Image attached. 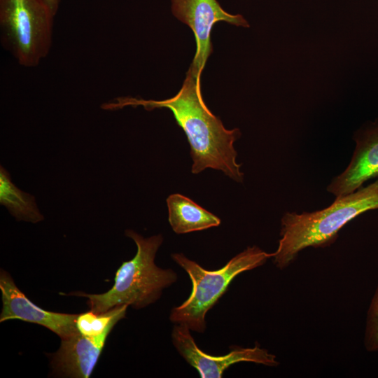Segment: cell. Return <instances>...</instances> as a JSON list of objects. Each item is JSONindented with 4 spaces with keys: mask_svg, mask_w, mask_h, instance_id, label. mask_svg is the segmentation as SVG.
<instances>
[{
    "mask_svg": "<svg viewBox=\"0 0 378 378\" xmlns=\"http://www.w3.org/2000/svg\"><path fill=\"white\" fill-rule=\"evenodd\" d=\"M202 73L190 64L181 88L174 97L164 100H146L130 97H118L103 104L104 110H118L125 106H143L147 111L169 109L185 132L190 146L192 173L207 168L222 171L232 180L241 183L244 174L237 163L234 143L241 136L238 128L226 129L204 102L200 85Z\"/></svg>",
    "mask_w": 378,
    "mask_h": 378,
    "instance_id": "cell-1",
    "label": "cell"
},
{
    "mask_svg": "<svg viewBox=\"0 0 378 378\" xmlns=\"http://www.w3.org/2000/svg\"><path fill=\"white\" fill-rule=\"evenodd\" d=\"M378 209V179L355 192L336 197L329 206L313 212H286L281 220V238L272 253L273 263L285 270L308 247H326L339 231L358 215Z\"/></svg>",
    "mask_w": 378,
    "mask_h": 378,
    "instance_id": "cell-2",
    "label": "cell"
},
{
    "mask_svg": "<svg viewBox=\"0 0 378 378\" xmlns=\"http://www.w3.org/2000/svg\"><path fill=\"white\" fill-rule=\"evenodd\" d=\"M125 235L135 242L137 251L132 259L123 262L117 270L110 290L101 294L82 291L60 294L87 298L90 310L95 313L124 304L139 309L160 299L162 290L178 279L173 270L158 267L155 263V255L163 241L162 234L145 238L132 230H126Z\"/></svg>",
    "mask_w": 378,
    "mask_h": 378,
    "instance_id": "cell-3",
    "label": "cell"
},
{
    "mask_svg": "<svg viewBox=\"0 0 378 378\" xmlns=\"http://www.w3.org/2000/svg\"><path fill=\"white\" fill-rule=\"evenodd\" d=\"M171 256L190 276L192 290L186 301L171 310L169 319L202 333L206 330L207 312L227 291L233 279L244 272L263 265L272 258V253H267L257 246H248L216 270H207L183 253Z\"/></svg>",
    "mask_w": 378,
    "mask_h": 378,
    "instance_id": "cell-4",
    "label": "cell"
},
{
    "mask_svg": "<svg viewBox=\"0 0 378 378\" xmlns=\"http://www.w3.org/2000/svg\"><path fill=\"white\" fill-rule=\"evenodd\" d=\"M54 17L43 0H0L1 41L20 65L36 66L47 56Z\"/></svg>",
    "mask_w": 378,
    "mask_h": 378,
    "instance_id": "cell-5",
    "label": "cell"
},
{
    "mask_svg": "<svg viewBox=\"0 0 378 378\" xmlns=\"http://www.w3.org/2000/svg\"><path fill=\"white\" fill-rule=\"evenodd\" d=\"M172 344L186 361L199 372L202 378H220L230 366L250 362L269 367L279 365L274 354L255 344L253 347L231 346L224 356H212L202 351L196 344L190 330L185 325L175 324L172 332Z\"/></svg>",
    "mask_w": 378,
    "mask_h": 378,
    "instance_id": "cell-6",
    "label": "cell"
},
{
    "mask_svg": "<svg viewBox=\"0 0 378 378\" xmlns=\"http://www.w3.org/2000/svg\"><path fill=\"white\" fill-rule=\"evenodd\" d=\"M171 2L173 15L194 33L196 52L192 64L201 73L213 51L211 33L216 22L224 21L237 27H249L241 15L227 13L217 0H171Z\"/></svg>",
    "mask_w": 378,
    "mask_h": 378,
    "instance_id": "cell-7",
    "label": "cell"
},
{
    "mask_svg": "<svg viewBox=\"0 0 378 378\" xmlns=\"http://www.w3.org/2000/svg\"><path fill=\"white\" fill-rule=\"evenodd\" d=\"M0 289L2 311L0 322L12 319L36 323L57 334L61 339H67L80 333L76 327L78 314H63L45 310L29 300L17 287L10 275L1 270Z\"/></svg>",
    "mask_w": 378,
    "mask_h": 378,
    "instance_id": "cell-8",
    "label": "cell"
},
{
    "mask_svg": "<svg viewBox=\"0 0 378 378\" xmlns=\"http://www.w3.org/2000/svg\"><path fill=\"white\" fill-rule=\"evenodd\" d=\"M119 320L113 321L100 335L85 336L78 333L61 339L58 350L50 356L55 375L74 378H88L99 360L108 335Z\"/></svg>",
    "mask_w": 378,
    "mask_h": 378,
    "instance_id": "cell-9",
    "label": "cell"
},
{
    "mask_svg": "<svg viewBox=\"0 0 378 378\" xmlns=\"http://www.w3.org/2000/svg\"><path fill=\"white\" fill-rule=\"evenodd\" d=\"M354 139L356 146L350 163L327 187L336 197L355 192L368 180L378 179V122L357 132Z\"/></svg>",
    "mask_w": 378,
    "mask_h": 378,
    "instance_id": "cell-10",
    "label": "cell"
},
{
    "mask_svg": "<svg viewBox=\"0 0 378 378\" xmlns=\"http://www.w3.org/2000/svg\"><path fill=\"white\" fill-rule=\"evenodd\" d=\"M167 204L169 223L176 234L204 230L220 224L218 216L183 195H169Z\"/></svg>",
    "mask_w": 378,
    "mask_h": 378,
    "instance_id": "cell-11",
    "label": "cell"
},
{
    "mask_svg": "<svg viewBox=\"0 0 378 378\" xmlns=\"http://www.w3.org/2000/svg\"><path fill=\"white\" fill-rule=\"evenodd\" d=\"M0 203L18 220L36 223L44 218L34 197L19 189L2 166L0 167Z\"/></svg>",
    "mask_w": 378,
    "mask_h": 378,
    "instance_id": "cell-12",
    "label": "cell"
},
{
    "mask_svg": "<svg viewBox=\"0 0 378 378\" xmlns=\"http://www.w3.org/2000/svg\"><path fill=\"white\" fill-rule=\"evenodd\" d=\"M128 307L129 305L124 304L102 313H95L90 310L79 314L76 322L77 329L85 336L100 335L113 321H120L125 317Z\"/></svg>",
    "mask_w": 378,
    "mask_h": 378,
    "instance_id": "cell-13",
    "label": "cell"
},
{
    "mask_svg": "<svg viewBox=\"0 0 378 378\" xmlns=\"http://www.w3.org/2000/svg\"><path fill=\"white\" fill-rule=\"evenodd\" d=\"M363 344L368 352H378V284L367 311Z\"/></svg>",
    "mask_w": 378,
    "mask_h": 378,
    "instance_id": "cell-14",
    "label": "cell"
},
{
    "mask_svg": "<svg viewBox=\"0 0 378 378\" xmlns=\"http://www.w3.org/2000/svg\"><path fill=\"white\" fill-rule=\"evenodd\" d=\"M54 15L57 13L60 0H43Z\"/></svg>",
    "mask_w": 378,
    "mask_h": 378,
    "instance_id": "cell-15",
    "label": "cell"
}]
</instances>
